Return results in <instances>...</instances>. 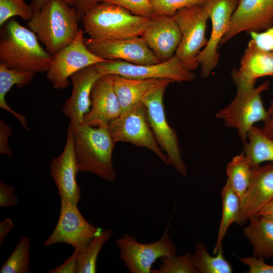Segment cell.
Here are the masks:
<instances>
[{
	"label": "cell",
	"instance_id": "1",
	"mask_svg": "<svg viewBox=\"0 0 273 273\" xmlns=\"http://www.w3.org/2000/svg\"><path fill=\"white\" fill-rule=\"evenodd\" d=\"M1 27L0 64L21 72H48L53 55L41 46L32 31L14 18Z\"/></svg>",
	"mask_w": 273,
	"mask_h": 273
},
{
	"label": "cell",
	"instance_id": "2",
	"mask_svg": "<svg viewBox=\"0 0 273 273\" xmlns=\"http://www.w3.org/2000/svg\"><path fill=\"white\" fill-rule=\"evenodd\" d=\"M72 126L73 149L78 172H90L103 179L114 182L116 174L112 154L116 143L108 125L94 127L81 123Z\"/></svg>",
	"mask_w": 273,
	"mask_h": 273
},
{
	"label": "cell",
	"instance_id": "3",
	"mask_svg": "<svg viewBox=\"0 0 273 273\" xmlns=\"http://www.w3.org/2000/svg\"><path fill=\"white\" fill-rule=\"evenodd\" d=\"M75 9L63 0H49L33 13L27 26L53 55L70 43L78 32Z\"/></svg>",
	"mask_w": 273,
	"mask_h": 273
},
{
	"label": "cell",
	"instance_id": "4",
	"mask_svg": "<svg viewBox=\"0 0 273 273\" xmlns=\"http://www.w3.org/2000/svg\"><path fill=\"white\" fill-rule=\"evenodd\" d=\"M150 18L116 5L100 2L85 13L81 21L89 38L103 40L141 36Z\"/></svg>",
	"mask_w": 273,
	"mask_h": 273
},
{
	"label": "cell",
	"instance_id": "5",
	"mask_svg": "<svg viewBox=\"0 0 273 273\" xmlns=\"http://www.w3.org/2000/svg\"><path fill=\"white\" fill-rule=\"evenodd\" d=\"M269 87V82L265 81L257 87L237 90L233 100L218 111L215 116L223 121L225 125L235 128L244 143L248 133L256 122H264L268 113L263 105L261 94Z\"/></svg>",
	"mask_w": 273,
	"mask_h": 273
},
{
	"label": "cell",
	"instance_id": "6",
	"mask_svg": "<svg viewBox=\"0 0 273 273\" xmlns=\"http://www.w3.org/2000/svg\"><path fill=\"white\" fill-rule=\"evenodd\" d=\"M181 33V40L175 55L186 69L192 71L199 65L197 58L208 40L205 38L209 18L206 3L178 10L173 16Z\"/></svg>",
	"mask_w": 273,
	"mask_h": 273
},
{
	"label": "cell",
	"instance_id": "7",
	"mask_svg": "<svg viewBox=\"0 0 273 273\" xmlns=\"http://www.w3.org/2000/svg\"><path fill=\"white\" fill-rule=\"evenodd\" d=\"M114 141L127 142L153 152L166 165L168 158L157 143L149 125L147 109L138 103L108 124Z\"/></svg>",
	"mask_w": 273,
	"mask_h": 273
},
{
	"label": "cell",
	"instance_id": "8",
	"mask_svg": "<svg viewBox=\"0 0 273 273\" xmlns=\"http://www.w3.org/2000/svg\"><path fill=\"white\" fill-rule=\"evenodd\" d=\"M169 84H165L142 101L147 111L149 125L161 149L166 155L169 165L173 166L184 176L187 174V166L184 161L179 139L174 129L168 124L163 104V96Z\"/></svg>",
	"mask_w": 273,
	"mask_h": 273
},
{
	"label": "cell",
	"instance_id": "9",
	"mask_svg": "<svg viewBox=\"0 0 273 273\" xmlns=\"http://www.w3.org/2000/svg\"><path fill=\"white\" fill-rule=\"evenodd\" d=\"M119 257L131 273H150L153 263L163 256L176 255L177 248L166 228L157 241L145 244L135 238L123 234L115 241Z\"/></svg>",
	"mask_w": 273,
	"mask_h": 273
},
{
	"label": "cell",
	"instance_id": "10",
	"mask_svg": "<svg viewBox=\"0 0 273 273\" xmlns=\"http://www.w3.org/2000/svg\"><path fill=\"white\" fill-rule=\"evenodd\" d=\"M84 31L79 29L74 39L53 55L47 79L55 89L65 88L69 85V78L73 73L87 66L105 62L87 48Z\"/></svg>",
	"mask_w": 273,
	"mask_h": 273
},
{
	"label": "cell",
	"instance_id": "11",
	"mask_svg": "<svg viewBox=\"0 0 273 273\" xmlns=\"http://www.w3.org/2000/svg\"><path fill=\"white\" fill-rule=\"evenodd\" d=\"M102 75L117 74L137 79H168L173 82L191 81L195 74L186 69L174 55L170 59L150 65H138L122 60L107 61L95 65Z\"/></svg>",
	"mask_w": 273,
	"mask_h": 273
},
{
	"label": "cell",
	"instance_id": "12",
	"mask_svg": "<svg viewBox=\"0 0 273 273\" xmlns=\"http://www.w3.org/2000/svg\"><path fill=\"white\" fill-rule=\"evenodd\" d=\"M101 229L89 223L83 217L77 205L61 198L60 212L55 228L45 240L43 246L68 244L78 252L101 232Z\"/></svg>",
	"mask_w": 273,
	"mask_h": 273
},
{
	"label": "cell",
	"instance_id": "13",
	"mask_svg": "<svg viewBox=\"0 0 273 273\" xmlns=\"http://www.w3.org/2000/svg\"><path fill=\"white\" fill-rule=\"evenodd\" d=\"M238 0H208L207 6L212 23L211 35L197 59L201 66V76L208 77L218 64V47L227 32Z\"/></svg>",
	"mask_w": 273,
	"mask_h": 273
},
{
	"label": "cell",
	"instance_id": "14",
	"mask_svg": "<svg viewBox=\"0 0 273 273\" xmlns=\"http://www.w3.org/2000/svg\"><path fill=\"white\" fill-rule=\"evenodd\" d=\"M89 51L107 61L122 60L138 65L161 62L141 36L95 40L85 39Z\"/></svg>",
	"mask_w": 273,
	"mask_h": 273
},
{
	"label": "cell",
	"instance_id": "15",
	"mask_svg": "<svg viewBox=\"0 0 273 273\" xmlns=\"http://www.w3.org/2000/svg\"><path fill=\"white\" fill-rule=\"evenodd\" d=\"M273 27V0H238L229 29L219 46L237 34L260 32Z\"/></svg>",
	"mask_w": 273,
	"mask_h": 273
},
{
	"label": "cell",
	"instance_id": "16",
	"mask_svg": "<svg viewBox=\"0 0 273 273\" xmlns=\"http://www.w3.org/2000/svg\"><path fill=\"white\" fill-rule=\"evenodd\" d=\"M73 128L69 123L63 151L50 164V175L60 198L77 205L81 199L80 187L76 181L78 173L73 149Z\"/></svg>",
	"mask_w": 273,
	"mask_h": 273
},
{
	"label": "cell",
	"instance_id": "17",
	"mask_svg": "<svg viewBox=\"0 0 273 273\" xmlns=\"http://www.w3.org/2000/svg\"><path fill=\"white\" fill-rule=\"evenodd\" d=\"M273 199V162L252 166L249 187L241 205L236 223L243 225L258 216L261 209Z\"/></svg>",
	"mask_w": 273,
	"mask_h": 273
},
{
	"label": "cell",
	"instance_id": "18",
	"mask_svg": "<svg viewBox=\"0 0 273 273\" xmlns=\"http://www.w3.org/2000/svg\"><path fill=\"white\" fill-rule=\"evenodd\" d=\"M161 61L171 58L181 40L179 27L173 16L151 17L141 35Z\"/></svg>",
	"mask_w": 273,
	"mask_h": 273
},
{
	"label": "cell",
	"instance_id": "19",
	"mask_svg": "<svg viewBox=\"0 0 273 273\" xmlns=\"http://www.w3.org/2000/svg\"><path fill=\"white\" fill-rule=\"evenodd\" d=\"M90 98L91 108L84 116L83 123L94 127L108 125L120 115L121 108L112 74L103 75L96 81Z\"/></svg>",
	"mask_w": 273,
	"mask_h": 273
},
{
	"label": "cell",
	"instance_id": "20",
	"mask_svg": "<svg viewBox=\"0 0 273 273\" xmlns=\"http://www.w3.org/2000/svg\"><path fill=\"white\" fill-rule=\"evenodd\" d=\"M102 75L95 65L87 66L71 75L72 90L62 107V113L73 125L83 123L91 107L90 94L96 81Z\"/></svg>",
	"mask_w": 273,
	"mask_h": 273
},
{
	"label": "cell",
	"instance_id": "21",
	"mask_svg": "<svg viewBox=\"0 0 273 273\" xmlns=\"http://www.w3.org/2000/svg\"><path fill=\"white\" fill-rule=\"evenodd\" d=\"M272 75L273 52L259 49L250 40L242 57L240 68L234 69L231 73L237 90L253 88L258 78Z\"/></svg>",
	"mask_w": 273,
	"mask_h": 273
},
{
	"label": "cell",
	"instance_id": "22",
	"mask_svg": "<svg viewBox=\"0 0 273 273\" xmlns=\"http://www.w3.org/2000/svg\"><path fill=\"white\" fill-rule=\"evenodd\" d=\"M112 75L114 88L121 106V113L142 102L147 96L160 87L173 82L168 79H137L117 74Z\"/></svg>",
	"mask_w": 273,
	"mask_h": 273
},
{
	"label": "cell",
	"instance_id": "23",
	"mask_svg": "<svg viewBox=\"0 0 273 273\" xmlns=\"http://www.w3.org/2000/svg\"><path fill=\"white\" fill-rule=\"evenodd\" d=\"M244 234L252 246L254 256H273V221L260 216L250 218Z\"/></svg>",
	"mask_w": 273,
	"mask_h": 273
},
{
	"label": "cell",
	"instance_id": "24",
	"mask_svg": "<svg viewBox=\"0 0 273 273\" xmlns=\"http://www.w3.org/2000/svg\"><path fill=\"white\" fill-rule=\"evenodd\" d=\"M35 74L12 70L0 64V107L14 115L23 127L28 131L30 129L25 117L13 110L6 102L5 97L13 85H16L18 88H22L30 83Z\"/></svg>",
	"mask_w": 273,
	"mask_h": 273
},
{
	"label": "cell",
	"instance_id": "25",
	"mask_svg": "<svg viewBox=\"0 0 273 273\" xmlns=\"http://www.w3.org/2000/svg\"><path fill=\"white\" fill-rule=\"evenodd\" d=\"M244 143L243 152L252 166L273 162V140L264 134L261 128L254 126Z\"/></svg>",
	"mask_w": 273,
	"mask_h": 273
},
{
	"label": "cell",
	"instance_id": "26",
	"mask_svg": "<svg viewBox=\"0 0 273 273\" xmlns=\"http://www.w3.org/2000/svg\"><path fill=\"white\" fill-rule=\"evenodd\" d=\"M252 169L244 152L234 156L226 167L227 181L239 197L241 205L251 182Z\"/></svg>",
	"mask_w": 273,
	"mask_h": 273
},
{
	"label": "cell",
	"instance_id": "27",
	"mask_svg": "<svg viewBox=\"0 0 273 273\" xmlns=\"http://www.w3.org/2000/svg\"><path fill=\"white\" fill-rule=\"evenodd\" d=\"M222 200V216L213 254H216L230 226L236 222L241 209V202L236 193L226 181L221 192Z\"/></svg>",
	"mask_w": 273,
	"mask_h": 273
},
{
	"label": "cell",
	"instance_id": "28",
	"mask_svg": "<svg viewBox=\"0 0 273 273\" xmlns=\"http://www.w3.org/2000/svg\"><path fill=\"white\" fill-rule=\"evenodd\" d=\"M215 256L210 255L202 242L196 245V251L192 254L194 264L201 273H231L232 267L224 258L222 247L219 249Z\"/></svg>",
	"mask_w": 273,
	"mask_h": 273
},
{
	"label": "cell",
	"instance_id": "29",
	"mask_svg": "<svg viewBox=\"0 0 273 273\" xmlns=\"http://www.w3.org/2000/svg\"><path fill=\"white\" fill-rule=\"evenodd\" d=\"M112 230L108 229L94 237L79 252L77 257V273H95L98 255L104 244L112 236Z\"/></svg>",
	"mask_w": 273,
	"mask_h": 273
},
{
	"label": "cell",
	"instance_id": "30",
	"mask_svg": "<svg viewBox=\"0 0 273 273\" xmlns=\"http://www.w3.org/2000/svg\"><path fill=\"white\" fill-rule=\"evenodd\" d=\"M30 239L22 236L15 248L0 269L1 273H28Z\"/></svg>",
	"mask_w": 273,
	"mask_h": 273
},
{
	"label": "cell",
	"instance_id": "31",
	"mask_svg": "<svg viewBox=\"0 0 273 273\" xmlns=\"http://www.w3.org/2000/svg\"><path fill=\"white\" fill-rule=\"evenodd\" d=\"M158 269H152V273H199L193 255L189 252L178 256H163Z\"/></svg>",
	"mask_w": 273,
	"mask_h": 273
},
{
	"label": "cell",
	"instance_id": "32",
	"mask_svg": "<svg viewBox=\"0 0 273 273\" xmlns=\"http://www.w3.org/2000/svg\"><path fill=\"white\" fill-rule=\"evenodd\" d=\"M30 5L24 0H0L1 27L10 19L18 16L24 21H29L33 16Z\"/></svg>",
	"mask_w": 273,
	"mask_h": 273
},
{
	"label": "cell",
	"instance_id": "33",
	"mask_svg": "<svg viewBox=\"0 0 273 273\" xmlns=\"http://www.w3.org/2000/svg\"><path fill=\"white\" fill-rule=\"evenodd\" d=\"M208 0H150L153 16H173L178 10L203 5Z\"/></svg>",
	"mask_w": 273,
	"mask_h": 273
},
{
	"label": "cell",
	"instance_id": "34",
	"mask_svg": "<svg viewBox=\"0 0 273 273\" xmlns=\"http://www.w3.org/2000/svg\"><path fill=\"white\" fill-rule=\"evenodd\" d=\"M121 6L131 13L143 17L151 18L153 12L150 0H99Z\"/></svg>",
	"mask_w": 273,
	"mask_h": 273
},
{
	"label": "cell",
	"instance_id": "35",
	"mask_svg": "<svg viewBox=\"0 0 273 273\" xmlns=\"http://www.w3.org/2000/svg\"><path fill=\"white\" fill-rule=\"evenodd\" d=\"M251 40L259 49L273 52V27L260 32L250 33Z\"/></svg>",
	"mask_w": 273,
	"mask_h": 273
},
{
	"label": "cell",
	"instance_id": "36",
	"mask_svg": "<svg viewBox=\"0 0 273 273\" xmlns=\"http://www.w3.org/2000/svg\"><path fill=\"white\" fill-rule=\"evenodd\" d=\"M238 259L249 267L247 273H273V265L266 263L263 258L253 256Z\"/></svg>",
	"mask_w": 273,
	"mask_h": 273
},
{
	"label": "cell",
	"instance_id": "37",
	"mask_svg": "<svg viewBox=\"0 0 273 273\" xmlns=\"http://www.w3.org/2000/svg\"><path fill=\"white\" fill-rule=\"evenodd\" d=\"M19 202V199L16 195L14 188L0 182V206L1 207H10L15 206Z\"/></svg>",
	"mask_w": 273,
	"mask_h": 273
},
{
	"label": "cell",
	"instance_id": "38",
	"mask_svg": "<svg viewBox=\"0 0 273 273\" xmlns=\"http://www.w3.org/2000/svg\"><path fill=\"white\" fill-rule=\"evenodd\" d=\"M12 133V128L2 118L0 119V153L12 156V151L9 146L8 139Z\"/></svg>",
	"mask_w": 273,
	"mask_h": 273
},
{
	"label": "cell",
	"instance_id": "39",
	"mask_svg": "<svg viewBox=\"0 0 273 273\" xmlns=\"http://www.w3.org/2000/svg\"><path fill=\"white\" fill-rule=\"evenodd\" d=\"M78 252L74 250L73 254L62 264L46 271L47 273H77V257Z\"/></svg>",
	"mask_w": 273,
	"mask_h": 273
},
{
	"label": "cell",
	"instance_id": "40",
	"mask_svg": "<svg viewBox=\"0 0 273 273\" xmlns=\"http://www.w3.org/2000/svg\"><path fill=\"white\" fill-rule=\"evenodd\" d=\"M79 22L85 13L93 6L99 3V0H72Z\"/></svg>",
	"mask_w": 273,
	"mask_h": 273
},
{
	"label": "cell",
	"instance_id": "41",
	"mask_svg": "<svg viewBox=\"0 0 273 273\" xmlns=\"http://www.w3.org/2000/svg\"><path fill=\"white\" fill-rule=\"evenodd\" d=\"M15 224L12 219L7 217L0 222V247L3 246L6 236L14 228Z\"/></svg>",
	"mask_w": 273,
	"mask_h": 273
},
{
	"label": "cell",
	"instance_id": "42",
	"mask_svg": "<svg viewBox=\"0 0 273 273\" xmlns=\"http://www.w3.org/2000/svg\"><path fill=\"white\" fill-rule=\"evenodd\" d=\"M267 111L268 119L264 122V126L261 129L264 134L273 140V99Z\"/></svg>",
	"mask_w": 273,
	"mask_h": 273
},
{
	"label": "cell",
	"instance_id": "43",
	"mask_svg": "<svg viewBox=\"0 0 273 273\" xmlns=\"http://www.w3.org/2000/svg\"><path fill=\"white\" fill-rule=\"evenodd\" d=\"M259 216L273 221V199L261 209Z\"/></svg>",
	"mask_w": 273,
	"mask_h": 273
},
{
	"label": "cell",
	"instance_id": "44",
	"mask_svg": "<svg viewBox=\"0 0 273 273\" xmlns=\"http://www.w3.org/2000/svg\"><path fill=\"white\" fill-rule=\"evenodd\" d=\"M49 0H32L30 4L33 12L38 10L42 6ZM73 7V2L72 0H63Z\"/></svg>",
	"mask_w": 273,
	"mask_h": 273
}]
</instances>
